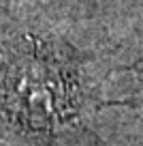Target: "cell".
Returning <instances> with one entry per match:
<instances>
[{
    "label": "cell",
    "instance_id": "6da1fadb",
    "mask_svg": "<svg viewBox=\"0 0 143 146\" xmlns=\"http://www.w3.org/2000/svg\"><path fill=\"white\" fill-rule=\"evenodd\" d=\"M51 64L39 58L17 60L9 78V103L17 114L36 123H51L68 112V92L64 90V80Z\"/></svg>",
    "mask_w": 143,
    "mask_h": 146
}]
</instances>
